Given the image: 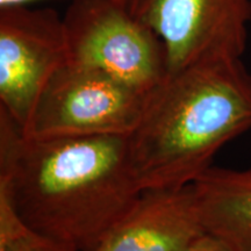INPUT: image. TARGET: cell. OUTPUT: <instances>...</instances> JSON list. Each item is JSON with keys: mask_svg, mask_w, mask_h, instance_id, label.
Here are the masks:
<instances>
[{"mask_svg": "<svg viewBox=\"0 0 251 251\" xmlns=\"http://www.w3.org/2000/svg\"><path fill=\"white\" fill-rule=\"evenodd\" d=\"M205 233L192 184L143 191L133 208L85 251H184Z\"/></svg>", "mask_w": 251, "mask_h": 251, "instance_id": "52a82bcc", "label": "cell"}, {"mask_svg": "<svg viewBox=\"0 0 251 251\" xmlns=\"http://www.w3.org/2000/svg\"><path fill=\"white\" fill-rule=\"evenodd\" d=\"M0 251H80L71 244L25 228L17 236L0 243Z\"/></svg>", "mask_w": 251, "mask_h": 251, "instance_id": "9c48e42d", "label": "cell"}, {"mask_svg": "<svg viewBox=\"0 0 251 251\" xmlns=\"http://www.w3.org/2000/svg\"><path fill=\"white\" fill-rule=\"evenodd\" d=\"M165 47L168 74L207 61L241 58L251 0H120Z\"/></svg>", "mask_w": 251, "mask_h": 251, "instance_id": "5b68a950", "label": "cell"}, {"mask_svg": "<svg viewBox=\"0 0 251 251\" xmlns=\"http://www.w3.org/2000/svg\"><path fill=\"white\" fill-rule=\"evenodd\" d=\"M65 63L67 42L57 11L0 7V109L21 131L47 84Z\"/></svg>", "mask_w": 251, "mask_h": 251, "instance_id": "8992f818", "label": "cell"}, {"mask_svg": "<svg viewBox=\"0 0 251 251\" xmlns=\"http://www.w3.org/2000/svg\"><path fill=\"white\" fill-rule=\"evenodd\" d=\"M147 93L102 72L65 63L47 84L26 128L28 139L129 136Z\"/></svg>", "mask_w": 251, "mask_h": 251, "instance_id": "277c9868", "label": "cell"}, {"mask_svg": "<svg viewBox=\"0 0 251 251\" xmlns=\"http://www.w3.org/2000/svg\"><path fill=\"white\" fill-rule=\"evenodd\" d=\"M31 1H35V0H0V7H5V6H23Z\"/></svg>", "mask_w": 251, "mask_h": 251, "instance_id": "8fae6325", "label": "cell"}, {"mask_svg": "<svg viewBox=\"0 0 251 251\" xmlns=\"http://www.w3.org/2000/svg\"><path fill=\"white\" fill-rule=\"evenodd\" d=\"M67 63L148 93L168 75L165 47L120 0H72L63 15Z\"/></svg>", "mask_w": 251, "mask_h": 251, "instance_id": "3957f363", "label": "cell"}, {"mask_svg": "<svg viewBox=\"0 0 251 251\" xmlns=\"http://www.w3.org/2000/svg\"><path fill=\"white\" fill-rule=\"evenodd\" d=\"M142 192L128 136L28 139L0 109V199L30 230L85 251Z\"/></svg>", "mask_w": 251, "mask_h": 251, "instance_id": "6da1fadb", "label": "cell"}, {"mask_svg": "<svg viewBox=\"0 0 251 251\" xmlns=\"http://www.w3.org/2000/svg\"><path fill=\"white\" fill-rule=\"evenodd\" d=\"M184 251H235L224 240L215 235L206 233L194 240Z\"/></svg>", "mask_w": 251, "mask_h": 251, "instance_id": "30bf717a", "label": "cell"}, {"mask_svg": "<svg viewBox=\"0 0 251 251\" xmlns=\"http://www.w3.org/2000/svg\"><path fill=\"white\" fill-rule=\"evenodd\" d=\"M250 129L251 74L241 58L198 63L147 93L128 136L131 170L142 191L187 186L225 144Z\"/></svg>", "mask_w": 251, "mask_h": 251, "instance_id": "7a4b0ae2", "label": "cell"}, {"mask_svg": "<svg viewBox=\"0 0 251 251\" xmlns=\"http://www.w3.org/2000/svg\"><path fill=\"white\" fill-rule=\"evenodd\" d=\"M192 185L207 233L235 251H251V169L209 166Z\"/></svg>", "mask_w": 251, "mask_h": 251, "instance_id": "ba28073f", "label": "cell"}]
</instances>
